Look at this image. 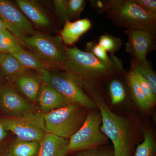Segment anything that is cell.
Returning <instances> with one entry per match:
<instances>
[{"label":"cell","instance_id":"cell-31","mask_svg":"<svg viewBox=\"0 0 156 156\" xmlns=\"http://www.w3.org/2000/svg\"><path fill=\"white\" fill-rule=\"evenodd\" d=\"M74 156H114L113 154L97 147L79 151Z\"/></svg>","mask_w":156,"mask_h":156},{"label":"cell","instance_id":"cell-14","mask_svg":"<svg viewBox=\"0 0 156 156\" xmlns=\"http://www.w3.org/2000/svg\"><path fill=\"white\" fill-rule=\"evenodd\" d=\"M15 87L30 101H37L43 81L39 75L28 73L27 71L17 76L12 81Z\"/></svg>","mask_w":156,"mask_h":156},{"label":"cell","instance_id":"cell-11","mask_svg":"<svg viewBox=\"0 0 156 156\" xmlns=\"http://www.w3.org/2000/svg\"><path fill=\"white\" fill-rule=\"evenodd\" d=\"M128 35L126 50L134 61H142L147 59L149 53L155 50V35L142 30L127 29Z\"/></svg>","mask_w":156,"mask_h":156},{"label":"cell","instance_id":"cell-17","mask_svg":"<svg viewBox=\"0 0 156 156\" xmlns=\"http://www.w3.org/2000/svg\"><path fill=\"white\" fill-rule=\"evenodd\" d=\"M0 70L6 80L12 81L28 70L11 53H0Z\"/></svg>","mask_w":156,"mask_h":156},{"label":"cell","instance_id":"cell-29","mask_svg":"<svg viewBox=\"0 0 156 156\" xmlns=\"http://www.w3.org/2000/svg\"><path fill=\"white\" fill-rule=\"evenodd\" d=\"M55 12L57 17L62 22L70 21L68 13V1L54 0L53 1Z\"/></svg>","mask_w":156,"mask_h":156},{"label":"cell","instance_id":"cell-13","mask_svg":"<svg viewBox=\"0 0 156 156\" xmlns=\"http://www.w3.org/2000/svg\"><path fill=\"white\" fill-rule=\"evenodd\" d=\"M37 101L42 111L46 113L71 103L55 89L44 82L41 86Z\"/></svg>","mask_w":156,"mask_h":156},{"label":"cell","instance_id":"cell-7","mask_svg":"<svg viewBox=\"0 0 156 156\" xmlns=\"http://www.w3.org/2000/svg\"><path fill=\"white\" fill-rule=\"evenodd\" d=\"M100 113L90 112L87 115L82 126L70 137L69 153L96 148L107 140V136L100 131Z\"/></svg>","mask_w":156,"mask_h":156},{"label":"cell","instance_id":"cell-26","mask_svg":"<svg viewBox=\"0 0 156 156\" xmlns=\"http://www.w3.org/2000/svg\"><path fill=\"white\" fill-rule=\"evenodd\" d=\"M98 44L107 53L114 55L122 47L123 42L121 38L105 33L98 38Z\"/></svg>","mask_w":156,"mask_h":156},{"label":"cell","instance_id":"cell-30","mask_svg":"<svg viewBox=\"0 0 156 156\" xmlns=\"http://www.w3.org/2000/svg\"><path fill=\"white\" fill-rule=\"evenodd\" d=\"M144 11L156 17V0H134Z\"/></svg>","mask_w":156,"mask_h":156},{"label":"cell","instance_id":"cell-5","mask_svg":"<svg viewBox=\"0 0 156 156\" xmlns=\"http://www.w3.org/2000/svg\"><path fill=\"white\" fill-rule=\"evenodd\" d=\"M83 107L75 103L44 114L46 133L67 139L80 129L87 115Z\"/></svg>","mask_w":156,"mask_h":156},{"label":"cell","instance_id":"cell-2","mask_svg":"<svg viewBox=\"0 0 156 156\" xmlns=\"http://www.w3.org/2000/svg\"><path fill=\"white\" fill-rule=\"evenodd\" d=\"M66 61L62 70L66 71L81 80L95 82L125 74L122 61L108 64L93 56L91 53L78 48L65 46Z\"/></svg>","mask_w":156,"mask_h":156},{"label":"cell","instance_id":"cell-3","mask_svg":"<svg viewBox=\"0 0 156 156\" xmlns=\"http://www.w3.org/2000/svg\"><path fill=\"white\" fill-rule=\"evenodd\" d=\"M105 12L107 17L117 26L142 30L156 34V16L146 12L134 0L107 1Z\"/></svg>","mask_w":156,"mask_h":156},{"label":"cell","instance_id":"cell-22","mask_svg":"<svg viewBox=\"0 0 156 156\" xmlns=\"http://www.w3.org/2000/svg\"><path fill=\"white\" fill-rule=\"evenodd\" d=\"M143 134L144 139L137 146L134 156H156V144L153 134L148 130L143 131Z\"/></svg>","mask_w":156,"mask_h":156},{"label":"cell","instance_id":"cell-4","mask_svg":"<svg viewBox=\"0 0 156 156\" xmlns=\"http://www.w3.org/2000/svg\"><path fill=\"white\" fill-rule=\"evenodd\" d=\"M43 82L52 87L71 103L85 108H97L96 103L85 92L80 79L68 72H51L48 69L40 73Z\"/></svg>","mask_w":156,"mask_h":156},{"label":"cell","instance_id":"cell-20","mask_svg":"<svg viewBox=\"0 0 156 156\" xmlns=\"http://www.w3.org/2000/svg\"><path fill=\"white\" fill-rule=\"evenodd\" d=\"M40 143L37 141H26L16 137L8 149L6 156H38Z\"/></svg>","mask_w":156,"mask_h":156},{"label":"cell","instance_id":"cell-28","mask_svg":"<svg viewBox=\"0 0 156 156\" xmlns=\"http://www.w3.org/2000/svg\"><path fill=\"white\" fill-rule=\"evenodd\" d=\"M86 5V1L84 0H69L68 13L70 21L71 19L80 18Z\"/></svg>","mask_w":156,"mask_h":156},{"label":"cell","instance_id":"cell-9","mask_svg":"<svg viewBox=\"0 0 156 156\" xmlns=\"http://www.w3.org/2000/svg\"><path fill=\"white\" fill-rule=\"evenodd\" d=\"M0 18L5 23L7 30L21 41L35 33L30 21L10 1L0 0Z\"/></svg>","mask_w":156,"mask_h":156},{"label":"cell","instance_id":"cell-10","mask_svg":"<svg viewBox=\"0 0 156 156\" xmlns=\"http://www.w3.org/2000/svg\"><path fill=\"white\" fill-rule=\"evenodd\" d=\"M0 108L9 117L23 116L37 112L30 101L9 83L0 86Z\"/></svg>","mask_w":156,"mask_h":156},{"label":"cell","instance_id":"cell-36","mask_svg":"<svg viewBox=\"0 0 156 156\" xmlns=\"http://www.w3.org/2000/svg\"><path fill=\"white\" fill-rule=\"evenodd\" d=\"M1 20H2V19H1V18H0V21H1Z\"/></svg>","mask_w":156,"mask_h":156},{"label":"cell","instance_id":"cell-32","mask_svg":"<svg viewBox=\"0 0 156 156\" xmlns=\"http://www.w3.org/2000/svg\"><path fill=\"white\" fill-rule=\"evenodd\" d=\"M107 1H90V4L93 9H95L99 14L103 13L106 11Z\"/></svg>","mask_w":156,"mask_h":156},{"label":"cell","instance_id":"cell-18","mask_svg":"<svg viewBox=\"0 0 156 156\" xmlns=\"http://www.w3.org/2000/svg\"><path fill=\"white\" fill-rule=\"evenodd\" d=\"M125 78L129 89L131 98L140 109L147 111L151 106L143 92L141 87L133 72L130 69L125 73Z\"/></svg>","mask_w":156,"mask_h":156},{"label":"cell","instance_id":"cell-12","mask_svg":"<svg viewBox=\"0 0 156 156\" xmlns=\"http://www.w3.org/2000/svg\"><path fill=\"white\" fill-rule=\"evenodd\" d=\"M17 7L26 17L39 27L46 28L51 23L50 18L43 7L36 1L17 0Z\"/></svg>","mask_w":156,"mask_h":156},{"label":"cell","instance_id":"cell-16","mask_svg":"<svg viewBox=\"0 0 156 156\" xmlns=\"http://www.w3.org/2000/svg\"><path fill=\"white\" fill-rule=\"evenodd\" d=\"M92 27V22L88 18L78 20L74 22L66 21L60 31V37L63 44L66 46L73 44Z\"/></svg>","mask_w":156,"mask_h":156},{"label":"cell","instance_id":"cell-6","mask_svg":"<svg viewBox=\"0 0 156 156\" xmlns=\"http://www.w3.org/2000/svg\"><path fill=\"white\" fill-rule=\"evenodd\" d=\"M22 42L30 49L46 67L62 69L66 61L65 46L60 36H53L36 31Z\"/></svg>","mask_w":156,"mask_h":156},{"label":"cell","instance_id":"cell-33","mask_svg":"<svg viewBox=\"0 0 156 156\" xmlns=\"http://www.w3.org/2000/svg\"><path fill=\"white\" fill-rule=\"evenodd\" d=\"M7 131L3 126L2 122L0 120V143L5 139L7 135Z\"/></svg>","mask_w":156,"mask_h":156},{"label":"cell","instance_id":"cell-34","mask_svg":"<svg viewBox=\"0 0 156 156\" xmlns=\"http://www.w3.org/2000/svg\"><path fill=\"white\" fill-rule=\"evenodd\" d=\"M7 29V26H6L5 23L3 22V20H2L0 21V33Z\"/></svg>","mask_w":156,"mask_h":156},{"label":"cell","instance_id":"cell-27","mask_svg":"<svg viewBox=\"0 0 156 156\" xmlns=\"http://www.w3.org/2000/svg\"><path fill=\"white\" fill-rule=\"evenodd\" d=\"M130 69L134 73L136 79H137L140 86L141 87V89L145 95L151 107H153L155 105L156 102V95L153 91L149 83L134 66H131Z\"/></svg>","mask_w":156,"mask_h":156},{"label":"cell","instance_id":"cell-24","mask_svg":"<svg viewBox=\"0 0 156 156\" xmlns=\"http://www.w3.org/2000/svg\"><path fill=\"white\" fill-rule=\"evenodd\" d=\"M86 52L91 53L100 60L108 64H114L121 60L114 55H108L107 53L95 41L88 42L86 44Z\"/></svg>","mask_w":156,"mask_h":156},{"label":"cell","instance_id":"cell-19","mask_svg":"<svg viewBox=\"0 0 156 156\" xmlns=\"http://www.w3.org/2000/svg\"><path fill=\"white\" fill-rule=\"evenodd\" d=\"M11 54L15 57L27 70H34L39 73L48 69L46 66L34 53L26 51L20 45L14 48Z\"/></svg>","mask_w":156,"mask_h":156},{"label":"cell","instance_id":"cell-1","mask_svg":"<svg viewBox=\"0 0 156 156\" xmlns=\"http://www.w3.org/2000/svg\"><path fill=\"white\" fill-rule=\"evenodd\" d=\"M85 90L100 110L102 125L100 131L113 144L114 156H130L131 130L127 120L110 109L95 84L87 85Z\"/></svg>","mask_w":156,"mask_h":156},{"label":"cell","instance_id":"cell-15","mask_svg":"<svg viewBox=\"0 0 156 156\" xmlns=\"http://www.w3.org/2000/svg\"><path fill=\"white\" fill-rule=\"evenodd\" d=\"M38 156H66L69 153V140L46 133L39 142Z\"/></svg>","mask_w":156,"mask_h":156},{"label":"cell","instance_id":"cell-25","mask_svg":"<svg viewBox=\"0 0 156 156\" xmlns=\"http://www.w3.org/2000/svg\"><path fill=\"white\" fill-rule=\"evenodd\" d=\"M25 46L8 30L0 33V53H11L17 46Z\"/></svg>","mask_w":156,"mask_h":156},{"label":"cell","instance_id":"cell-35","mask_svg":"<svg viewBox=\"0 0 156 156\" xmlns=\"http://www.w3.org/2000/svg\"><path fill=\"white\" fill-rule=\"evenodd\" d=\"M5 80H7L6 78L5 77L3 74L2 73V72L0 70V86L5 84Z\"/></svg>","mask_w":156,"mask_h":156},{"label":"cell","instance_id":"cell-23","mask_svg":"<svg viewBox=\"0 0 156 156\" xmlns=\"http://www.w3.org/2000/svg\"><path fill=\"white\" fill-rule=\"evenodd\" d=\"M108 92L112 105L122 103L126 99L127 91L123 82L119 79H112L109 84Z\"/></svg>","mask_w":156,"mask_h":156},{"label":"cell","instance_id":"cell-8","mask_svg":"<svg viewBox=\"0 0 156 156\" xmlns=\"http://www.w3.org/2000/svg\"><path fill=\"white\" fill-rule=\"evenodd\" d=\"M44 115L37 112L23 116L9 117L1 121L6 131H11L17 138L40 142L46 134Z\"/></svg>","mask_w":156,"mask_h":156},{"label":"cell","instance_id":"cell-21","mask_svg":"<svg viewBox=\"0 0 156 156\" xmlns=\"http://www.w3.org/2000/svg\"><path fill=\"white\" fill-rule=\"evenodd\" d=\"M131 66L135 67L147 81L156 95V75L150 62L147 59L142 61H134L131 59Z\"/></svg>","mask_w":156,"mask_h":156}]
</instances>
